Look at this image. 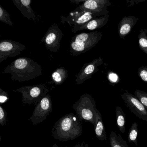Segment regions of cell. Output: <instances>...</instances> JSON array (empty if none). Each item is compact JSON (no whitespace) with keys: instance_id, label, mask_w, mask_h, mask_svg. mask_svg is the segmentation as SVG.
<instances>
[{"instance_id":"6da1fadb","label":"cell","mask_w":147,"mask_h":147,"mask_svg":"<svg viewBox=\"0 0 147 147\" xmlns=\"http://www.w3.org/2000/svg\"><path fill=\"white\" fill-rule=\"evenodd\" d=\"M4 74L11 75L13 81L23 82L36 79L42 74L41 65L29 57L16 59L3 70Z\"/></svg>"},{"instance_id":"f1b7e54d","label":"cell","mask_w":147,"mask_h":147,"mask_svg":"<svg viewBox=\"0 0 147 147\" xmlns=\"http://www.w3.org/2000/svg\"><path fill=\"white\" fill-rule=\"evenodd\" d=\"M73 147H89V145L88 144L86 143L85 142H82L80 144V143H78L77 144H76L75 146Z\"/></svg>"},{"instance_id":"9c48e42d","label":"cell","mask_w":147,"mask_h":147,"mask_svg":"<svg viewBox=\"0 0 147 147\" xmlns=\"http://www.w3.org/2000/svg\"><path fill=\"white\" fill-rule=\"evenodd\" d=\"M111 5L109 0H86L74 11L89 12L101 17L109 14L107 7Z\"/></svg>"},{"instance_id":"cb8c5ba5","label":"cell","mask_w":147,"mask_h":147,"mask_svg":"<svg viewBox=\"0 0 147 147\" xmlns=\"http://www.w3.org/2000/svg\"><path fill=\"white\" fill-rule=\"evenodd\" d=\"M107 78L110 84L113 86H115L119 83L120 80L119 76L113 71H109L107 72Z\"/></svg>"},{"instance_id":"ac0fdd59","label":"cell","mask_w":147,"mask_h":147,"mask_svg":"<svg viewBox=\"0 0 147 147\" xmlns=\"http://www.w3.org/2000/svg\"><path fill=\"white\" fill-rule=\"evenodd\" d=\"M109 140L111 147H129L126 141L123 139L120 134L115 131L111 132Z\"/></svg>"},{"instance_id":"603a6c76","label":"cell","mask_w":147,"mask_h":147,"mask_svg":"<svg viewBox=\"0 0 147 147\" xmlns=\"http://www.w3.org/2000/svg\"><path fill=\"white\" fill-rule=\"evenodd\" d=\"M134 95L147 109V92L136 89L134 92Z\"/></svg>"},{"instance_id":"3957f363","label":"cell","mask_w":147,"mask_h":147,"mask_svg":"<svg viewBox=\"0 0 147 147\" xmlns=\"http://www.w3.org/2000/svg\"><path fill=\"white\" fill-rule=\"evenodd\" d=\"M102 36V32L97 31L76 34L69 43L70 55L77 56L88 51L97 45Z\"/></svg>"},{"instance_id":"8fae6325","label":"cell","mask_w":147,"mask_h":147,"mask_svg":"<svg viewBox=\"0 0 147 147\" xmlns=\"http://www.w3.org/2000/svg\"><path fill=\"white\" fill-rule=\"evenodd\" d=\"M121 97L127 107L139 119L147 122V111L144 106L134 94L127 91L121 94Z\"/></svg>"},{"instance_id":"277c9868","label":"cell","mask_w":147,"mask_h":147,"mask_svg":"<svg viewBox=\"0 0 147 147\" xmlns=\"http://www.w3.org/2000/svg\"><path fill=\"white\" fill-rule=\"evenodd\" d=\"M73 108L80 121L89 122L94 126L99 111L96 108L94 100L90 94H82L79 100L74 104Z\"/></svg>"},{"instance_id":"d6986e66","label":"cell","mask_w":147,"mask_h":147,"mask_svg":"<svg viewBox=\"0 0 147 147\" xmlns=\"http://www.w3.org/2000/svg\"><path fill=\"white\" fill-rule=\"evenodd\" d=\"M116 121L117 126L119 130L124 133L125 130V115L123 109L119 106H117L116 111Z\"/></svg>"},{"instance_id":"83f0119b","label":"cell","mask_w":147,"mask_h":147,"mask_svg":"<svg viewBox=\"0 0 147 147\" xmlns=\"http://www.w3.org/2000/svg\"><path fill=\"white\" fill-rule=\"evenodd\" d=\"M146 0H127L126 2L128 4V5L127 6L128 7H131L133 6L134 5L136 4H138L142 2H144Z\"/></svg>"},{"instance_id":"4316f807","label":"cell","mask_w":147,"mask_h":147,"mask_svg":"<svg viewBox=\"0 0 147 147\" xmlns=\"http://www.w3.org/2000/svg\"><path fill=\"white\" fill-rule=\"evenodd\" d=\"M9 99L8 92L0 88V102L2 104L6 102Z\"/></svg>"},{"instance_id":"52a82bcc","label":"cell","mask_w":147,"mask_h":147,"mask_svg":"<svg viewBox=\"0 0 147 147\" xmlns=\"http://www.w3.org/2000/svg\"><path fill=\"white\" fill-rule=\"evenodd\" d=\"M62 31L56 24H52L46 32L41 42L51 52H57L60 49V42L63 37Z\"/></svg>"},{"instance_id":"5bb4252c","label":"cell","mask_w":147,"mask_h":147,"mask_svg":"<svg viewBox=\"0 0 147 147\" xmlns=\"http://www.w3.org/2000/svg\"><path fill=\"white\" fill-rule=\"evenodd\" d=\"M14 5L22 14L29 20L36 21L38 20L32 8V0H13Z\"/></svg>"},{"instance_id":"ffe728a7","label":"cell","mask_w":147,"mask_h":147,"mask_svg":"<svg viewBox=\"0 0 147 147\" xmlns=\"http://www.w3.org/2000/svg\"><path fill=\"white\" fill-rule=\"evenodd\" d=\"M138 37L139 48L147 55V29H141Z\"/></svg>"},{"instance_id":"f546056e","label":"cell","mask_w":147,"mask_h":147,"mask_svg":"<svg viewBox=\"0 0 147 147\" xmlns=\"http://www.w3.org/2000/svg\"><path fill=\"white\" fill-rule=\"evenodd\" d=\"M86 0H71L70 1V3H75L76 5H79V4H82L84 3L85 1H86Z\"/></svg>"},{"instance_id":"4dcf8cb0","label":"cell","mask_w":147,"mask_h":147,"mask_svg":"<svg viewBox=\"0 0 147 147\" xmlns=\"http://www.w3.org/2000/svg\"><path fill=\"white\" fill-rule=\"evenodd\" d=\"M53 147H59L56 144H55L53 145Z\"/></svg>"},{"instance_id":"7a4b0ae2","label":"cell","mask_w":147,"mask_h":147,"mask_svg":"<svg viewBox=\"0 0 147 147\" xmlns=\"http://www.w3.org/2000/svg\"><path fill=\"white\" fill-rule=\"evenodd\" d=\"M82 122L73 113L63 116L55 123L51 130L52 136L61 142L74 140L82 134Z\"/></svg>"},{"instance_id":"d4e9b609","label":"cell","mask_w":147,"mask_h":147,"mask_svg":"<svg viewBox=\"0 0 147 147\" xmlns=\"http://www.w3.org/2000/svg\"><path fill=\"white\" fill-rule=\"evenodd\" d=\"M138 77L144 82L147 83V66H142L138 70Z\"/></svg>"},{"instance_id":"7402d4cb","label":"cell","mask_w":147,"mask_h":147,"mask_svg":"<svg viewBox=\"0 0 147 147\" xmlns=\"http://www.w3.org/2000/svg\"><path fill=\"white\" fill-rule=\"evenodd\" d=\"M0 22L5 23L10 26H13L10 14L1 5H0Z\"/></svg>"},{"instance_id":"44dd1931","label":"cell","mask_w":147,"mask_h":147,"mask_svg":"<svg viewBox=\"0 0 147 147\" xmlns=\"http://www.w3.org/2000/svg\"><path fill=\"white\" fill-rule=\"evenodd\" d=\"M138 127L137 123L135 122L132 123L128 134V142L130 143L135 144L136 146H138L137 136L138 133Z\"/></svg>"},{"instance_id":"e0dca14e","label":"cell","mask_w":147,"mask_h":147,"mask_svg":"<svg viewBox=\"0 0 147 147\" xmlns=\"http://www.w3.org/2000/svg\"><path fill=\"white\" fill-rule=\"evenodd\" d=\"M68 76V71L64 67L58 68L51 75L52 83L56 85H61L66 80Z\"/></svg>"},{"instance_id":"8992f818","label":"cell","mask_w":147,"mask_h":147,"mask_svg":"<svg viewBox=\"0 0 147 147\" xmlns=\"http://www.w3.org/2000/svg\"><path fill=\"white\" fill-rule=\"evenodd\" d=\"M98 17L100 16L92 13L74 10L67 16H61V22L68 24L71 27L72 32L76 33L82 26Z\"/></svg>"},{"instance_id":"7c38bea8","label":"cell","mask_w":147,"mask_h":147,"mask_svg":"<svg viewBox=\"0 0 147 147\" xmlns=\"http://www.w3.org/2000/svg\"><path fill=\"white\" fill-rule=\"evenodd\" d=\"M103 59L100 57L90 62L84 64L76 78V84L80 85L92 78V76L98 71V67L103 64Z\"/></svg>"},{"instance_id":"5b68a950","label":"cell","mask_w":147,"mask_h":147,"mask_svg":"<svg viewBox=\"0 0 147 147\" xmlns=\"http://www.w3.org/2000/svg\"><path fill=\"white\" fill-rule=\"evenodd\" d=\"M22 94V102L24 104L36 105L49 93V89L45 84L23 86L13 90Z\"/></svg>"},{"instance_id":"ba28073f","label":"cell","mask_w":147,"mask_h":147,"mask_svg":"<svg viewBox=\"0 0 147 147\" xmlns=\"http://www.w3.org/2000/svg\"><path fill=\"white\" fill-rule=\"evenodd\" d=\"M52 107L51 97L49 94H48L36 105L29 120H30L33 125L42 123L52 112Z\"/></svg>"},{"instance_id":"4fadbf2b","label":"cell","mask_w":147,"mask_h":147,"mask_svg":"<svg viewBox=\"0 0 147 147\" xmlns=\"http://www.w3.org/2000/svg\"><path fill=\"white\" fill-rule=\"evenodd\" d=\"M138 20L139 18L135 16L123 17L118 25V33L119 37L124 39L130 33Z\"/></svg>"},{"instance_id":"484cf974","label":"cell","mask_w":147,"mask_h":147,"mask_svg":"<svg viewBox=\"0 0 147 147\" xmlns=\"http://www.w3.org/2000/svg\"><path fill=\"white\" fill-rule=\"evenodd\" d=\"M7 113L1 106H0V124L1 126L6 125Z\"/></svg>"},{"instance_id":"30bf717a","label":"cell","mask_w":147,"mask_h":147,"mask_svg":"<svg viewBox=\"0 0 147 147\" xmlns=\"http://www.w3.org/2000/svg\"><path fill=\"white\" fill-rule=\"evenodd\" d=\"M26 49V46L11 40L0 41V63L8 57H14L21 54Z\"/></svg>"},{"instance_id":"9a60e30c","label":"cell","mask_w":147,"mask_h":147,"mask_svg":"<svg viewBox=\"0 0 147 147\" xmlns=\"http://www.w3.org/2000/svg\"><path fill=\"white\" fill-rule=\"evenodd\" d=\"M109 17L110 15L108 14L105 16L93 19L83 25L82 26L78 29L77 32L85 30L92 31L100 29L107 24L109 20Z\"/></svg>"},{"instance_id":"2e32d148","label":"cell","mask_w":147,"mask_h":147,"mask_svg":"<svg viewBox=\"0 0 147 147\" xmlns=\"http://www.w3.org/2000/svg\"><path fill=\"white\" fill-rule=\"evenodd\" d=\"M94 131L96 137L100 141H106V132L102 119V116L99 112L97 115L96 123L94 126Z\"/></svg>"}]
</instances>
